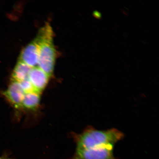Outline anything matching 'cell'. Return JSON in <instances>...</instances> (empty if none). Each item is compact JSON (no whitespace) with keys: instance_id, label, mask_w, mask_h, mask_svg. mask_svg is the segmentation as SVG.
I'll return each instance as SVG.
<instances>
[{"instance_id":"6da1fadb","label":"cell","mask_w":159,"mask_h":159,"mask_svg":"<svg viewBox=\"0 0 159 159\" xmlns=\"http://www.w3.org/2000/svg\"><path fill=\"white\" fill-rule=\"evenodd\" d=\"M124 136L122 132L116 129L100 130L89 127L81 134L75 136L76 148L90 149L114 145L124 139Z\"/></svg>"},{"instance_id":"7a4b0ae2","label":"cell","mask_w":159,"mask_h":159,"mask_svg":"<svg viewBox=\"0 0 159 159\" xmlns=\"http://www.w3.org/2000/svg\"><path fill=\"white\" fill-rule=\"evenodd\" d=\"M36 38L39 43L38 65L50 77L54 70L57 53L53 43V30L49 24L41 28Z\"/></svg>"},{"instance_id":"3957f363","label":"cell","mask_w":159,"mask_h":159,"mask_svg":"<svg viewBox=\"0 0 159 159\" xmlns=\"http://www.w3.org/2000/svg\"><path fill=\"white\" fill-rule=\"evenodd\" d=\"M114 146L110 144L93 148H76L72 159H115Z\"/></svg>"},{"instance_id":"277c9868","label":"cell","mask_w":159,"mask_h":159,"mask_svg":"<svg viewBox=\"0 0 159 159\" xmlns=\"http://www.w3.org/2000/svg\"><path fill=\"white\" fill-rule=\"evenodd\" d=\"M2 94L16 110L22 109V102L25 93L19 82L11 80L7 89L3 91Z\"/></svg>"},{"instance_id":"5b68a950","label":"cell","mask_w":159,"mask_h":159,"mask_svg":"<svg viewBox=\"0 0 159 159\" xmlns=\"http://www.w3.org/2000/svg\"><path fill=\"white\" fill-rule=\"evenodd\" d=\"M39 50V43L35 37L22 51L18 61L32 67H36L38 61Z\"/></svg>"},{"instance_id":"8992f818","label":"cell","mask_w":159,"mask_h":159,"mask_svg":"<svg viewBox=\"0 0 159 159\" xmlns=\"http://www.w3.org/2000/svg\"><path fill=\"white\" fill-rule=\"evenodd\" d=\"M50 77L39 67H33L29 75L28 79L35 90L40 94L47 87Z\"/></svg>"},{"instance_id":"52a82bcc","label":"cell","mask_w":159,"mask_h":159,"mask_svg":"<svg viewBox=\"0 0 159 159\" xmlns=\"http://www.w3.org/2000/svg\"><path fill=\"white\" fill-rule=\"evenodd\" d=\"M32 68L25 63L18 61L12 74L11 81L20 82L27 79Z\"/></svg>"},{"instance_id":"ba28073f","label":"cell","mask_w":159,"mask_h":159,"mask_svg":"<svg viewBox=\"0 0 159 159\" xmlns=\"http://www.w3.org/2000/svg\"><path fill=\"white\" fill-rule=\"evenodd\" d=\"M41 94L31 92L25 94L22 102V109L35 110L38 108L41 100Z\"/></svg>"},{"instance_id":"9c48e42d","label":"cell","mask_w":159,"mask_h":159,"mask_svg":"<svg viewBox=\"0 0 159 159\" xmlns=\"http://www.w3.org/2000/svg\"><path fill=\"white\" fill-rule=\"evenodd\" d=\"M93 15L94 17L97 19H100L101 17V15L98 11H95L93 12Z\"/></svg>"},{"instance_id":"30bf717a","label":"cell","mask_w":159,"mask_h":159,"mask_svg":"<svg viewBox=\"0 0 159 159\" xmlns=\"http://www.w3.org/2000/svg\"><path fill=\"white\" fill-rule=\"evenodd\" d=\"M0 159H11L9 158L5 157H0Z\"/></svg>"}]
</instances>
